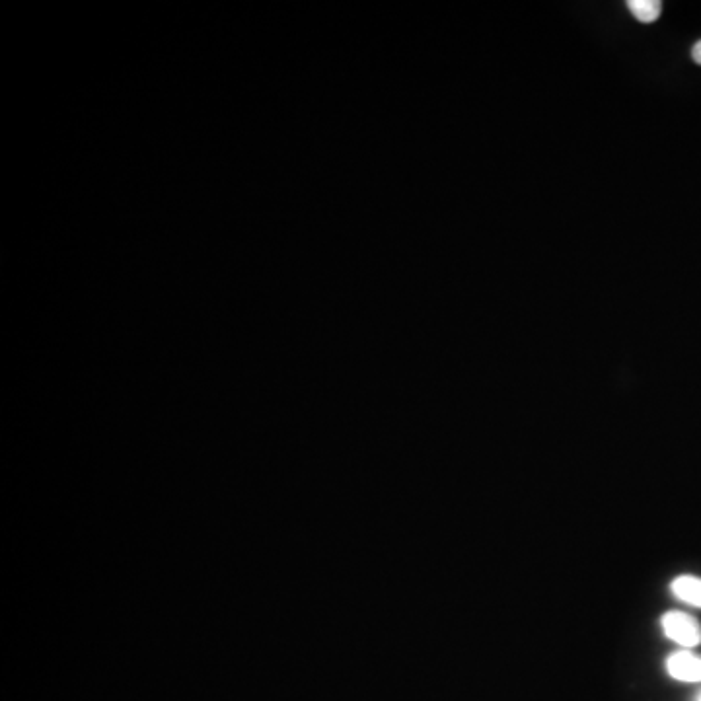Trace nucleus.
<instances>
[{
    "instance_id": "nucleus-1",
    "label": "nucleus",
    "mask_w": 701,
    "mask_h": 701,
    "mask_svg": "<svg viewBox=\"0 0 701 701\" xmlns=\"http://www.w3.org/2000/svg\"><path fill=\"white\" fill-rule=\"evenodd\" d=\"M661 628L666 639L682 649H696L701 645V624L690 614L670 610L661 618Z\"/></svg>"
},
{
    "instance_id": "nucleus-2",
    "label": "nucleus",
    "mask_w": 701,
    "mask_h": 701,
    "mask_svg": "<svg viewBox=\"0 0 701 701\" xmlns=\"http://www.w3.org/2000/svg\"><path fill=\"white\" fill-rule=\"evenodd\" d=\"M666 674L676 682L698 684L701 682V655L692 649H678L668 655L665 663Z\"/></svg>"
},
{
    "instance_id": "nucleus-3",
    "label": "nucleus",
    "mask_w": 701,
    "mask_h": 701,
    "mask_svg": "<svg viewBox=\"0 0 701 701\" xmlns=\"http://www.w3.org/2000/svg\"><path fill=\"white\" fill-rule=\"evenodd\" d=\"M670 592L676 600L701 608V579L696 575H680L670 583Z\"/></svg>"
},
{
    "instance_id": "nucleus-4",
    "label": "nucleus",
    "mask_w": 701,
    "mask_h": 701,
    "mask_svg": "<svg viewBox=\"0 0 701 701\" xmlns=\"http://www.w3.org/2000/svg\"><path fill=\"white\" fill-rule=\"evenodd\" d=\"M628 8L641 24H653L659 20L663 4L659 0H629Z\"/></svg>"
},
{
    "instance_id": "nucleus-5",
    "label": "nucleus",
    "mask_w": 701,
    "mask_h": 701,
    "mask_svg": "<svg viewBox=\"0 0 701 701\" xmlns=\"http://www.w3.org/2000/svg\"><path fill=\"white\" fill-rule=\"evenodd\" d=\"M692 59H694L698 65H701V39L692 47Z\"/></svg>"
},
{
    "instance_id": "nucleus-6",
    "label": "nucleus",
    "mask_w": 701,
    "mask_h": 701,
    "mask_svg": "<svg viewBox=\"0 0 701 701\" xmlns=\"http://www.w3.org/2000/svg\"><path fill=\"white\" fill-rule=\"evenodd\" d=\"M696 701H701V692L698 694V696H696Z\"/></svg>"
}]
</instances>
